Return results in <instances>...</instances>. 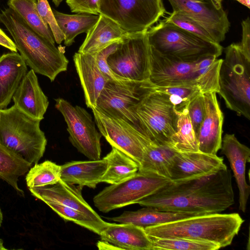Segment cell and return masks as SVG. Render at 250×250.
I'll return each mask as SVG.
<instances>
[{
    "instance_id": "cell-40",
    "label": "cell",
    "mask_w": 250,
    "mask_h": 250,
    "mask_svg": "<svg viewBox=\"0 0 250 250\" xmlns=\"http://www.w3.org/2000/svg\"><path fill=\"white\" fill-rule=\"evenodd\" d=\"M155 90L168 95L177 96L188 103H189L192 99L199 94H203L199 87L197 85L169 87H155Z\"/></svg>"
},
{
    "instance_id": "cell-11",
    "label": "cell",
    "mask_w": 250,
    "mask_h": 250,
    "mask_svg": "<svg viewBox=\"0 0 250 250\" xmlns=\"http://www.w3.org/2000/svg\"><path fill=\"white\" fill-rule=\"evenodd\" d=\"M112 72L125 80L148 81L150 74V46L147 31L128 33L107 59Z\"/></svg>"
},
{
    "instance_id": "cell-37",
    "label": "cell",
    "mask_w": 250,
    "mask_h": 250,
    "mask_svg": "<svg viewBox=\"0 0 250 250\" xmlns=\"http://www.w3.org/2000/svg\"><path fill=\"white\" fill-rule=\"evenodd\" d=\"M38 12L43 21L50 27L55 41L58 44L64 40L47 0H37Z\"/></svg>"
},
{
    "instance_id": "cell-32",
    "label": "cell",
    "mask_w": 250,
    "mask_h": 250,
    "mask_svg": "<svg viewBox=\"0 0 250 250\" xmlns=\"http://www.w3.org/2000/svg\"><path fill=\"white\" fill-rule=\"evenodd\" d=\"M61 179V166L46 160L34 164L25 177L28 188H41L56 184Z\"/></svg>"
},
{
    "instance_id": "cell-24",
    "label": "cell",
    "mask_w": 250,
    "mask_h": 250,
    "mask_svg": "<svg viewBox=\"0 0 250 250\" xmlns=\"http://www.w3.org/2000/svg\"><path fill=\"white\" fill-rule=\"evenodd\" d=\"M104 158L97 160L72 161L61 166V179L70 184L95 188L101 183L107 167Z\"/></svg>"
},
{
    "instance_id": "cell-13",
    "label": "cell",
    "mask_w": 250,
    "mask_h": 250,
    "mask_svg": "<svg viewBox=\"0 0 250 250\" xmlns=\"http://www.w3.org/2000/svg\"><path fill=\"white\" fill-rule=\"evenodd\" d=\"M198 62H186L165 56L150 46L148 81L158 87L197 85L200 88Z\"/></svg>"
},
{
    "instance_id": "cell-43",
    "label": "cell",
    "mask_w": 250,
    "mask_h": 250,
    "mask_svg": "<svg viewBox=\"0 0 250 250\" xmlns=\"http://www.w3.org/2000/svg\"><path fill=\"white\" fill-rule=\"evenodd\" d=\"M0 45L11 51L17 52L14 42L0 28Z\"/></svg>"
},
{
    "instance_id": "cell-22",
    "label": "cell",
    "mask_w": 250,
    "mask_h": 250,
    "mask_svg": "<svg viewBox=\"0 0 250 250\" xmlns=\"http://www.w3.org/2000/svg\"><path fill=\"white\" fill-rule=\"evenodd\" d=\"M27 72L26 64L17 52L0 57V110L7 108Z\"/></svg>"
},
{
    "instance_id": "cell-19",
    "label": "cell",
    "mask_w": 250,
    "mask_h": 250,
    "mask_svg": "<svg viewBox=\"0 0 250 250\" xmlns=\"http://www.w3.org/2000/svg\"><path fill=\"white\" fill-rule=\"evenodd\" d=\"M227 166L217 155L200 151L176 150L170 171V180H178L209 174Z\"/></svg>"
},
{
    "instance_id": "cell-27",
    "label": "cell",
    "mask_w": 250,
    "mask_h": 250,
    "mask_svg": "<svg viewBox=\"0 0 250 250\" xmlns=\"http://www.w3.org/2000/svg\"><path fill=\"white\" fill-rule=\"evenodd\" d=\"M176 150L167 146L148 145L145 148L138 171L170 179V171Z\"/></svg>"
},
{
    "instance_id": "cell-28",
    "label": "cell",
    "mask_w": 250,
    "mask_h": 250,
    "mask_svg": "<svg viewBox=\"0 0 250 250\" xmlns=\"http://www.w3.org/2000/svg\"><path fill=\"white\" fill-rule=\"evenodd\" d=\"M104 158L107 165L101 182L116 184L133 176L138 171L139 165L136 162L114 147Z\"/></svg>"
},
{
    "instance_id": "cell-38",
    "label": "cell",
    "mask_w": 250,
    "mask_h": 250,
    "mask_svg": "<svg viewBox=\"0 0 250 250\" xmlns=\"http://www.w3.org/2000/svg\"><path fill=\"white\" fill-rule=\"evenodd\" d=\"M188 110L193 130L197 137L205 115L203 94H199L189 102Z\"/></svg>"
},
{
    "instance_id": "cell-20",
    "label": "cell",
    "mask_w": 250,
    "mask_h": 250,
    "mask_svg": "<svg viewBox=\"0 0 250 250\" xmlns=\"http://www.w3.org/2000/svg\"><path fill=\"white\" fill-rule=\"evenodd\" d=\"M12 99L14 105L26 115L41 121L44 118L49 101L32 69L23 78Z\"/></svg>"
},
{
    "instance_id": "cell-6",
    "label": "cell",
    "mask_w": 250,
    "mask_h": 250,
    "mask_svg": "<svg viewBox=\"0 0 250 250\" xmlns=\"http://www.w3.org/2000/svg\"><path fill=\"white\" fill-rule=\"evenodd\" d=\"M225 52L219 69L217 93L228 108L250 120V61L239 44H231Z\"/></svg>"
},
{
    "instance_id": "cell-9",
    "label": "cell",
    "mask_w": 250,
    "mask_h": 250,
    "mask_svg": "<svg viewBox=\"0 0 250 250\" xmlns=\"http://www.w3.org/2000/svg\"><path fill=\"white\" fill-rule=\"evenodd\" d=\"M99 12L136 33L147 31L167 11L162 0H100Z\"/></svg>"
},
{
    "instance_id": "cell-10",
    "label": "cell",
    "mask_w": 250,
    "mask_h": 250,
    "mask_svg": "<svg viewBox=\"0 0 250 250\" xmlns=\"http://www.w3.org/2000/svg\"><path fill=\"white\" fill-rule=\"evenodd\" d=\"M170 180L155 174L138 171L133 176L105 188L94 197L93 203L99 210L107 213L137 204Z\"/></svg>"
},
{
    "instance_id": "cell-8",
    "label": "cell",
    "mask_w": 250,
    "mask_h": 250,
    "mask_svg": "<svg viewBox=\"0 0 250 250\" xmlns=\"http://www.w3.org/2000/svg\"><path fill=\"white\" fill-rule=\"evenodd\" d=\"M155 90V86L148 80L108 81L97 99L95 108L125 121L139 133V123L133 109Z\"/></svg>"
},
{
    "instance_id": "cell-36",
    "label": "cell",
    "mask_w": 250,
    "mask_h": 250,
    "mask_svg": "<svg viewBox=\"0 0 250 250\" xmlns=\"http://www.w3.org/2000/svg\"><path fill=\"white\" fill-rule=\"evenodd\" d=\"M164 20L167 22L172 23L205 41L216 43L210 34L201 25L180 12L173 11L171 13H169V16L166 18Z\"/></svg>"
},
{
    "instance_id": "cell-42",
    "label": "cell",
    "mask_w": 250,
    "mask_h": 250,
    "mask_svg": "<svg viewBox=\"0 0 250 250\" xmlns=\"http://www.w3.org/2000/svg\"><path fill=\"white\" fill-rule=\"evenodd\" d=\"M241 25L242 37L239 45L244 55L250 61V20L249 17L243 21Z\"/></svg>"
},
{
    "instance_id": "cell-16",
    "label": "cell",
    "mask_w": 250,
    "mask_h": 250,
    "mask_svg": "<svg viewBox=\"0 0 250 250\" xmlns=\"http://www.w3.org/2000/svg\"><path fill=\"white\" fill-rule=\"evenodd\" d=\"M203 96L205 115L197 136L199 150L216 155L221 147L224 116L216 92L205 93Z\"/></svg>"
},
{
    "instance_id": "cell-7",
    "label": "cell",
    "mask_w": 250,
    "mask_h": 250,
    "mask_svg": "<svg viewBox=\"0 0 250 250\" xmlns=\"http://www.w3.org/2000/svg\"><path fill=\"white\" fill-rule=\"evenodd\" d=\"M139 133L150 143L172 148L179 114L167 93L155 90L133 109Z\"/></svg>"
},
{
    "instance_id": "cell-48",
    "label": "cell",
    "mask_w": 250,
    "mask_h": 250,
    "mask_svg": "<svg viewBox=\"0 0 250 250\" xmlns=\"http://www.w3.org/2000/svg\"><path fill=\"white\" fill-rule=\"evenodd\" d=\"M63 0H52L55 5L58 7Z\"/></svg>"
},
{
    "instance_id": "cell-34",
    "label": "cell",
    "mask_w": 250,
    "mask_h": 250,
    "mask_svg": "<svg viewBox=\"0 0 250 250\" xmlns=\"http://www.w3.org/2000/svg\"><path fill=\"white\" fill-rule=\"evenodd\" d=\"M148 237L151 241V250H217L220 249L217 244L208 241L181 237Z\"/></svg>"
},
{
    "instance_id": "cell-25",
    "label": "cell",
    "mask_w": 250,
    "mask_h": 250,
    "mask_svg": "<svg viewBox=\"0 0 250 250\" xmlns=\"http://www.w3.org/2000/svg\"><path fill=\"white\" fill-rule=\"evenodd\" d=\"M128 33L112 20L99 14L98 20L86 33L78 52L95 54L108 45L119 42Z\"/></svg>"
},
{
    "instance_id": "cell-39",
    "label": "cell",
    "mask_w": 250,
    "mask_h": 250,
    "mask_svg": "<svg viewBox=\"0 0 250 250\" xmlns=\"http://www.w3.org/2000/svg\"><path fill=\"white\" fill-rule=\"evenodd\" d=\"M118 42H114L94 54L99 68L108 81L124 79L114 74L107 63L108 57L116 50Z\"/></svg>"
},
{
    "instance_id": "cell-3",
    "label": "cell",
    "mask_w": 250,
    "mask_h": 250,
    "mask_svg": "<svg viewBox=\"0 0 250 250\" xmlns=\"http://www.w3.org/2000/svg\"><path fill=\"white\" fill-rule=\"evenodd\" d=\"M244 220L237 213H212L191 216L145 228L148 236L181 237L230 245Z\"/></svg>"
},
{
    "instance_id": "cell-26",
    "label": "cell",
    "mask_w": 250,
    "mask_h": 250,
    "mask_svg": "<svg viewBox=\"0 0 250 250\" xmlns=\"http://www.w3.org/2000/svg\"><path fill=\"white\" fill-rule=\"evenodd\" d=\"M135 211H125L120 215L108 220L123 224H132L144 229L179 219L204 214L191 212L172 211L160 210L151 207Z\"/></svg>"
},
{
    "instance_id": "cell-4",
    "label": "cell",
    "mask_w": 250,
    "mask_h": 250,
    "mask_svg": "<svg viewBox=\"0 0 250 250\" xmlns=\"http://www.w3.org/2000/svg\"><path fill=\"white\" fill-rule=\"evenodd\" d=\"M149 44L162 55L195 62L209 57L220 56L223 47L205 41L165 20L147 30Z\"/></svg>"
},
{
    "instance_id": "cell-31",
    "label": "cell",
    "mask_w": 250,
    "mask_h": 250,
    "mask_svg": "<svg viewBox=\"0 0 250 250\" xmlns=\"http://www.w3.org/2000/svg\"><path fill=\"white\" fill-rule=\"evenodd\" d=\"M7 5L20 15L35 31L55 44L51 31L38 12L37 0H8Z\"/></svg>"
},
{
    "instance_id": "cell-47",
    "label": "cell",
    "mask_w": 250,
    "mask_h": 250,
    "mask_svg": "<svg viewBox=\"0 0 250 250\" xmlns=\"http://www.w3.org/2000/svg\"><path fill=\"white\" fill-rule=\"evenodd\" d=\"M7 249L5 248L3 245V241L0 238V250H7Z\"/></svg>"
},
{
    "instance_id": "cell-44",
    "label": "cell",
    "mask_w": 250,
    "mask_h": 250,
    "mask_svg": "<svg viewBox=\"0 0 250 250\" xmlns=\"http://www.w3.org/2000/svg\"><path fill=\"white\" fill-rule=\"evenodd\" d=\"M97 246L99 250H119L113 245L103 240L98 241Z\"/></svg>"
},
{
    "instance_id": "cell-35",
    "label": "cell",
    "mask_w": 250,
    "mask_h": 250,
    "mask_svg": "<svg viewBox=\"0 0 250 250\" xmlns=\"http://www.w3.org/2000/svg\"><path fill=\"white\" fill-rule=\"evenodd\" d=\"M45 204L63 220L72 221L99 235L110 224L103 220L99 221L94 219L82 212L69 207L50 202Z\"/></svg>"
},
{
    "instance_id": "cell-23",
    "label": "cell",
    "mask_w": 250,
    "mask_h": 250,
    "mask_svg": "<svg viewBox=\"0 0 250 250\" xmlns=\"http://www.w3.org/2000/svg\"><path fill=\"white\" fill-rule=\"evenodd\" d=\"M100 236L101 240L119 250H151V241L145 229L132 224L110 223Z\"/></svg>"
},
{
    "instance_id": "cell-1",
    "label": "cell",
    "mask_w": 250,
    "mask_h": 250,
    "mask_svg": "<svg viewBox=\"0 0 250 250\" xmlns=\"http://www.w3.org/2000/svg\"><path fill=\"white\" fill-rule=\"evenodd\" d=\"M234 203L232 176L227 166L206 175L170 180L137 203L160 210L202 214L220 213Z\"/></svg>"
},
{
    "instance_id": "cell-18",
    "label": "cell",
    "mask_w": 250,
    "mask_h": 250,
    "mask_svg": "<svg viewBox=\"0 0 250 250\" xmlns=\"http://www.w3.org/2000/svg\"><path fill=\"white\" fill-rule=\"evenodd\" d=\"M221 153L229 162L239 190V209L245 212L250 193L246 178V164L250 161V149L241 143L233 134H226L222 138Z\"/></svg>"
},
{
    "instance_id": "cell-2",
    "label": "cell",
    "mask_w": 250,
    "mask_h": 250,
    "mask_svg": "<svg viewBox=\"0 0 250 250\" xmlns=\"http://www.w3.org/2000/svg\"><path fill=\"white\" fill-rule=\"evenodd\" d=\"M0 22L12 36L25 63L36 73L53 82L66 71L69 62L64 53L32 28L15 11L9 7L0 13Z\"/></svg>"
},
{
    "instance_id": "cell-12",
    "label": "cell",
    "mask_w": 250,
    "mask_h": 250,
    "mask_svg": "<svg viewBox=\"0 0 250 250\" xmlns=\"http://www.w3.org/2000/svg\"><path fill=\"white\" fill-rule=\"evenodd\" d=\"M55 102V107L66 123L71 144L90 160L100 159L102 135L96 129L91 115L84 108L74 106L64 99H56Z\"/></svg>"
},
{
    "instance_id": "cell-49",
    "label": "cell",
    "mask_w": 250,
    "mask_h": 250,
    "mask_svg": "<svg viewBox=\"0 0 250 250\" xmlns=\"http://www.w3.org/2000/svg\"><path fill=\"white\" fill-rule=\"evenodd\" d=\"M3 221V214L0 208V227L1 226V224Z\"/></svg>"
},
{
    "instance_id": "cell-15",
    "label": "cell",
    "mask_w": 250,
    "mask_h": 250,
    "mask_svg": "<svg viewBox=\"0 0 250 250\" xmlns=\"http://www.w3.org/2000/svg\"><path fill=\"white\" fill-rule=\"evenodd\" d=\"M173 11L180 12L205 28L214 42L220 44L225 38L230 22L223 7L217 8L209 0H168Z\"/></svg>"
},
{
    "instance_id": "cell-14",
    "label": "cell",
    "mask_w": 250,
    "mask_h": 250,
    "mask_svg": "<svg viewBox=\"0 0 250 250\" xmlns=\"http://www.w3.org/2000/svg\"><path fill=\"white\" fill-rule=\"evenodd\" d=\"M91 109L102 135L112 147L125 153L139 165L145 147L151 143L125 121L95 108Z\"/></svg>"
},
{
    "instance_id": "cell-5",
    "label": "cell",
    "mask_w": 250,
    "mask_h": 250,
    "mask_svg": "<svg viewBox=\"0 0 250 250\" xmlns=\"http://www.w3.org/2000/svg\"><path fill=\"white\" fill-rule=\"evenodd\" d=\"M0 143L32 164L38 163L47 145L41 120L26 115L14 105L0 110Z\"/></svg>"
},
{
    "instance_id": "cell-33",
    "label": "cell",
    "mask_w": 250,
    "mask_h": 250,
    "mask_svg": "<svg viewBox=\"0 0 250 250\" xmlns=\"http://www.w3.org/2000/svg\"><path fill=\"white\" fill-rule=\"evenodd\" d=\"M172 148L180 152L199 151L198 142L193 130L188 108L179 114L177 131L172 138Z\"/></svg>"
},
{
    "instance_id": "cell-17",
    "label": "cell",
    "mask_w": 250,
    "mask_h": 250,
    "mask_svg": "<svg viewBox=\"0 0 250 250\" xmlns=\"http://www.w3.org/2000/svg\"><path fill=\"white\" fill-rule=\"evenodd\" d=\"M82 188L60 179L54 185L29 190L33 196L45 203L60 204L82 212L97 220H103L83 197Z\"/></svg>"
},
{
    "instance_id": "cell-46",
    "label": "cell",
    "mask_w": 250,
    "mask_h": 250,
    "mask_svg": "<svg viewBox=\"0 0 250 250\" xmlns=\"http://www.w3.org/2000/svg\"><path fill=\"white\" fill-rule=\"evenodd\" d=\"M241 4L246 6L248 8H250V0H236Z\"/></svg>"
},
{
    "instance_id": "cell-29",
    "label": "cell",
    "mask_w": 250,
    "mask_h": 250,
    "mask_svg": "<svg viewBox=\"0 0 250 250\" xmlns=\"http://www.w3.org/2000/svg\"><path fill=\"white\" fill-rule=\"evenodd\" d=\"M32 165L0 143V178L10 185L20 196L24 197V192L18 186L19 178L24 175Z\"/></svg>"
},
{
    "instance_id": "cell-45",
    "label": "cell",
    "mask_w": 250,
    "mask_h": 250,
    "mask_svg": "<svg viewBox=\"0 0 250 250\" xmlns=\"http://www.w3.org/2000/svg\"><path fill=\"white\" fill-rule=\"evenodd\" d=\"M217 8H220L222 7V0H209Z\"/></svg>"
},
{
    "instance_id": "cell-50",
    "label": "cell",
    "mask_w": 250,
    "mask_h": 250,
    "mask_svg": "<svg viewBox=\"0 0 250 250\" xmlns=\"http://www.w3.org/2000/svg\"></svg>"
},
{
    "instance_id": "cell-30",
    "label": "cell",
    "mask_w": 250,
    "mask_h": 250,
    "mask_svg": "<svg viewBox=\"0 0 250 250\" xmlns=\"http://www.w3.org/2000/svg\"><path fill=\"white\" fill-rule=\"evenodd\" d=\"M53 12L57 23L64 35V43L70 46L74 42L75 38L82 33L87 31L97 22L99 15L84 13L69 15L58 12L54 9Z\"/></svg>"
},
{
    "instance_id": "cell-41",
    "label": "cell",
    "mask_w": 250,
    "mask_h": 250,
    "mask_svg": "<svg viewBox=\"0 0 250 250\" xmlns=\"http://www.w3.org/2000/svg\"><path fill=\"white\" fill-rule=\"evenodd\" d=\"M100 0H66L72 12L99 15Z\"/></svg>"
},
{
    "instance_id": "cell-21",
    "label": "cell",
    "mask_w": 250,
    "mask_h": 250,
    "mask_svg": "<svg viewBox=\"0 0 250 250\" xmlns=\"http://www.w3.org/2000/svg\"><path fill=\"white\" fill-rule=\"evenodd\" d=\"M73 61L84 93L85 104L91 109L108 81L99 68L94 54L75 53Z\"/></svg>"
}]
</instances>
